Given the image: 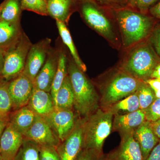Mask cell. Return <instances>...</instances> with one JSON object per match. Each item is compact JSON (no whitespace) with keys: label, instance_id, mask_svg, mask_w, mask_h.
Returning a JSON list of instances; mask_svg holds the SVG:
<instances>
[{"label":"cell","instance_id":"obj_30","mask_svg":"<svg viewBox=\"0 0 160 160\" xmlns=\"http://www.w3.org/2000/svg\"><path fill=\"white\" fill-rule=\"evenodd\" d=\"M22 10L33 12L41 15H48L46 0H21Z\"/></svg>","mask_w":160,"mask_h":160},{"label":"cell","instance_id":"obj_47","mask_svg":"<svg viewBox=\"0 0 160 160\" xmlns=\"http://www.w3.org/2000/svg\"><path fill=\"white\" fill-rule=\"evenodd\" d=\"M0 160H3L2 158V156H1V154H0Z\"/></svg>","mask_w":160,"mask_h":160},{"label":"cell","instance_id":"obj_8","mask_svg":"<svg viewBox=\"0 0 160 160\" xmlns=\"http://www.w3.org/2000/svg\"><path fill=\"white\" fill-rule=\"evenodd\" d=\"M83 123L84 118L77 119L72 131L56 147L61 160H76L84 149Z\"/></svg>","mask_w":160,"mask_h":160},{"label":"cell","instance_id":"obj_43","mask_svg":"<svg viewBox=\"0 0 160 160\" xmlns=\"http://www.w3.org/2000/svg\"><path fill=\"white\" fill-rule=\"evenodd\" d=\"M156 98H160V90L154 92Z\"/></svg>","mask_w":160,"mask_h":160},{"label":"cell","instance_id":"obj_42","mask_svg":"<svg viewBox=\"0 0 160 160\" xmlns=\"http://www.w3.org/2000/svg\"><path fill=\"white\" fill-rule=\"evenodd\" d=\"M8 122L0 120V140Z\"/></svg>","mask_w":160,"mask_h":160},{"label":"cell","instance_id":"obj_45","mask_svg":"<svg viewBox=\"0 0 160 160\" xmlns=\"http://www.w3.org/2000/svg\"><path fill=\"white\" fill-rule=\"evenodd\" d=\"M111 1H115V2H125V1H127V0H111Z\"/></svg>","mask_w":160,"mask_h":160},{"label":"cell","instance_id":"obj_1","mask_svg":"<svg viewBox=\"0 0 160 160\" xmlns=\"http://www.w3.org/2000/svg\"><path fill=\"white\" fill-rule=\"evenodd\" d=\"M67 71L74 94L73 108L79 118L88 117L99 108L97 92L74 62H69Z\"/></svg>","mask_w":160,"mask_h":160},{"label":"cell","instance_id":"obj_25","mask_svg":"<svg viewBox=\"0 0 160 160\" xmlns=\"http://www.w3.org/2000/svg\"><path fill=\"white\" fill-rule=\"evenodd\" d=\"M8 83L9 82L0 78V120L8 122L11 110L13 109L8 90Z\"/></svg>","mask_w":160,"mask_h":160},{"label":"cell","instance_id":"obj_20","mask_svg":"<svg viewBox=\"0 0 160 160\" xmlns=\"http://www.w3.org/2000/svg\"><path fill=\"white\" fill-rule=\"evenodd\" d=\"M55 109L72 110L74 94L69 76L67 75L53 98Z\"/></svg>","mask_w":160,"mask_h":160},{"label":"cell","instance_id":"obj_21","mask_svg":"<svg viewBox=\"0 0 160 160\" xmlns=\"http://www.w3.org/2000/svg\"><path fill=\"white\" fill-rule=\"evenodd\" d=\"M20 23L0 21V48L6 50L16 42L22 34Z\"/></svg>","mask_w":160,"mask_h":160},{"label":"cell","instance_id":"obj_4","mask_svg":"<svg viewBox=\"0 0 160 160\" xmlns=\"http://www.w3.org/2000/svg\"><path fill=\"white\" fill-rule=\"evenodd\" d=\"M160 58L150 43H140L134 47L125 59L122 71L142 81L150 78Z\"/></svg>","mask_w":160,"mask_h":160},{"label":"cell","instance_id":"obj_38","mask_svg":"<svg viewBox=\"0 0 160 160\" xmlns=\"http://www.w3.org/2000/svg\"><path fill=\"white\" fill-rule=\"evenodd\" d=\"M152 129L158 138L160 140V118L154 122H150Z\"/></svg>","mask_w":160,"mask_h":160},{"label":"cell","instance_id":"obj_34","mask_svg":"<svg viewBox=\"0 0 160 160\" xmlns=\"http://www.w3.org/2000/svg\"><path fill=\"white\" fill-rule=\"evenodd\" d=\"M150 38V43L160 58V25L152 31Z\"/></svg>","mask_w":160,"mask_h":160},{"label":"cell","instance_id":"obj_31","mask_svg":"<svg viewBox=\"0 0 160 160\" xmlns=\"http://www.w3.org/2000/svg\"><path fill=\"white\" fill-rule=\"evenodd\" d=\"M40 160H61L56 148L50 145H38Z\"/></svg>","mask_w":160,"mask_h":160},{"label":"cell","instance_id":"obj_11","mask_svg":"<svg viewBox=\"0 0 160 160\" xmlns=\"http://www.w3.org/2000/svg\"><path fill=\"white\" fill-rule=\"evenodd\" d=\"M24 137L38 145H50L56 147L60 142L47 120L38 115Z\"/></svg>","mask_w":160,"mask_h":160},{"label":"cell","instance_id":"obj_13","mask_svg":"<svg viewBox=\"0 0 160 160\" xmlns=\"http://www.w3.org/2000/svg\"><path fill=\"white\" fill-rule=\"evenodd\" d=\"M48 121L60 142H62L74 128L77 119L72 110L55 109L48 117Z\"/></svg>","mask_w":160,"mask_h":160},{"label":"cell","instance_id":"obj_3","mask_svg":"<svg viewBox=\"0 0 160 160\" xmlns=\"http://www.w3.org/2000/svg\"><path fill=\"white\" fill-rule=\"evenodd\" d=\"M114 114L107 109L98 108L83 118V147L103 153L105 140L111 133Z\"/></svg>","mask_w":160,"mask_h":160},{"label":"cell","instance_id":"obj_29","mask_svg":"<svg viewBox=\"0 0 160 160\" xmlns=\"http://www.w3.org/2000/svg\"><path fill=\"white\" fill-rule=\"evenodd\" d=\"M140 104V109L145 110L148 108L156 99L154 91L150 86L142 81L137 90Z\"/></svg>","mask_w":160,"mask_h":160},{"label":"cell","instance_id":"obj_26","mask_svg":"<svg viewBox=\"0 0 160 160\" xmlns=\"http://www.w3.org/2000/svg\"><path fill=\"white\" fill-rule=\"evenodd\" d=\"M105 109H109L113 112L114 115L121 112L129 113L137 111L140 109L137 92Z\"/></svg>","mask_w":160,"mask_h":160},{"label":"cell","instance_id":"obj_7","mask_svg":"<svg viewBox=\"0 0 160 160\" xmlns=\"http://www.w3.org/2000/svg\"><path fill=\"white\" fill-rule=\"evenodd\" d=\"M82 12L90 27L110 42L113 44L117 43V37L111 22L93 3L87 2L84 3Z\"/></svg>","mask_w":160,"mask_h":160},{"label":"cell","instance_id":"obj_39","mask_svg":"<svg viewBox=\"0 0 160 160\" xmlns=\"http://www.w3.org/2000/svg\"><path fill=\"white\" fill-rule=\"evenodd\" d=\"M149 12L152 16L160 19V1L154 6L151 7L149 9Z\"/></svg>","mask_w":160,"mask_h":160},{"label":"cell","instance_id":"obj_16","mask_svg":"<svg viewBox=\"0 0 160 160\" xmlns=\"http://www.w3.org/2000/svg\"><path fill=\"white\" fill-rule=\"evenodd\" d=\"M146 121L145 112L142 109L125 114H115L112 129L120 135L132 132Z\"/></svg>","mask_w":160,"mask_h":160},{"label":"cell","instance_id":"obj_46","mask_svg":"<svg viewBox=\"0 0 160 160\" xmlns=\"http://www.w3.org/2000/svg\"><path fill=\"white\" fill-rule=\"evenodd\" d=\"M87 1V2H95L96 0H86Z\"/></svg>","mask_w":160,"mask_h":160},{"label":"cell","instance_id":"obj_18","mask_svg":"<svg viewBox=\"0 0 160 160\" xmlns=\"http://www.w3.org/2000/svg\"><path fill=\"white\" fill-rule=\"evenodd\" d=\"M133 136L139 145L143 160L147 158L160 140L152 129L150 122L147 121L133 131Z\"/></svg>","mask_w":160,"mask_h":160},{"label":"cell","instance_id":"obj_2","mask_svg":"<svg viewBox=\"0 0 160 160\" xmlns=\"http://www.w3.org/2000/svg\"><path fill=\"white\" fill-rule=\"evenodd\" d=\"M116 18L125 48L142 42L149 35L153 27V21L151 18L130 9L118 10Z\"/></svg>","mask_w":160,"mask_h":160},{"label":"cell","instance_id":"obj_48","mask_svg":"<svg viewBox=\"0 0 160 160\" xmlns=\"http://www.w3.org/2000/svg\"><path fill=\"white\" fill-rule=\"evenodd\" d=\"M46 1H47H47H48V0H46Z\"/></svg>","mask_w":160,"mask_h":160},{"label":"cell","instance_id":"obj_32","mask_svg":"<svg viewBox=\"0 0 160 160\" xmlns=\"http://www.w3.org/2000/svg\"><path fill=\"white\" fill-rule=\"evenodd\" d=\"M146 120L154 122L160 118V98H156L152 104L145 109Z\"/></svg>","mask_w":160,"mask_h":160},{"label":"cell","instance_id":"obj_14","mask_svg":"<svg viewBox=\"0 0 160 160\" xmlns=\"http://www.w3.org/2000/svg\"><path fill=\"white\" fill-rule=\"evenodd\" d=\"M24 140V136L8 123L0 140V154L3 160H14Z\"/></svg>","mask_w":160,"mask_h":160},{"label":"cell","instance_id":"obj_23","mask_svg":"<svg viewBox=\"0 0 160 160\" xmlns=\"http://www.w3.org/2000/svg\"><path fill=\"white\" fill-rule=\"evenodd\" d=\"M56 24L61 38L63 43L69 49L75 63L83 72H85L86 71V65L83 62L78 54L71 34L66 27L65 23L61 21H56Z\"/></svg>","mask_w":160,"mask_h":160},{"label":"cell","instance_id":"obj_5","mask_svg":"<svg viewBox=\"0 0 160 160\" xmlns=\"http://www.w3.org/2000/svg\"><path fill=\"white\" fill-rule=\"evenodd\" d=\"M142 81L124 71L117 73L107 83L102 92L101 105L108 108L137 91Z\"/></svg>","mask_w":160,"mask_h":160},{"label":"cell","instance_id":"obj_33","mask_svg":"<svg viewBox=\"0 0 160 160\" xmlns=\"http://www.w3.org/2000/svg\"><path fill=\"white\" fill-rule=\"evenodd\" d=\"M76 160H105V155L94 150L84 148Z\"/></svg>","mask_w":160,"mask_h":160},{"label":"cell","instance_id":"obj_15","mask_svg":"<svg viewBox=\"0 0 160 160\" xmlns=\"http://www.w3.org/2000/svg\"><path fill=\"white\" fill-rule=\"evenodd\" d=\"M58 57V53L49 52L46 62L33 81V87L50 92L57 69Z\"/></svg>","mask_w":160,"mask_h":160},{"label":"cell","instance_id":"obj_17","mask_svg":"<svg viewBox=\"0 0 160 160\" xmlns=\"http://www.w3.org/2000/svg\"><path fill=\"white\" fill-rule=\"evenodd\" d=\"M27 106L37 115L46 118L55 110L53 98L50 92L33 87Z\"/></svg>","mask_w":160,"mask_h":160},{"label":"cell","instance_id":"obj_10","mask_svg":"<svg viewBox=\"0 0 160 160\" xmlns=\"http://www.w3.org/2000/svg\"><path fill=\"white\" fill-rule=\"evenodd\" d=\"M33 89L32 81L22 73L9 82L8 90L13 110H17L28 105Z\"/></svg>","mask_w":160,"mask_h":160},{"label":"cell","instance_id":"obj_27","mask_svg":"<svg viewBox=\"0 0 160 160\" xmlns=\"http://www.w3.org/2000/svg\"><path fill=\"white\" fill-rule=\"evenodd\" d=\"M14 160H40L38 145L24 138Z\"/></svg>","mask_w":160,"mask_h":160},{"label":"cell","instance_id":"obj_41","mask_svg":"<svg viewBox=\"0 0 160 160\" xmlns=\"http://www.w3.org/2000/svg\"><path fill=\"white\" fill-rule=\"evenodd\" d=\"M6 50L0 48V76L2 73L5 61Z\"/></svg>","mask_w":160,"mask_h":160},{"label":"cell","instance_id":"obj_19","mask_svg":"<svg viewBox=\"0 0 160 160\" xmlns=\"http://www.w3.org/2000/svg\"><path fill=\"white\" fill-rule=\"evenodd\" d=\"M36 117L37 115L27 105L16 110L9 117L8 123L12 129L24 136Z\"/></svg>","mask_w":160,"mask_h":160},{"label":"cell","instance_id":"obj_35","mask_svg":"<svg viewBox=\"0 0 160 160\" xmlns=\"http://www.w3.org/2000/svg\"><path fill=\"white\" fill-rule=\"evenodd\" d=\"M158 0H132L131 4L142 13L147 11Z\"/></svg>","mask_w":160,"mask_h":160},{"label":"cell","instance_id":"obj_22","mask_svg":"<svg viewBox=\"0 0 160 160\" xmlns=\"http://www.w3.org/2000/svg\"><path fill=\"white\" fill-rule=\"evenodd\" d=\"M72 2V0H48V15L56 21L65 23L69 17Z\"/></svg>","mask_w":160,"mask_h":160},{"label":"cell","instance_id":"obj_37","mask_svg":"<svg viewBox=\"0 0 160 160\" xmlns=\"http://www.w3.org/2000/svg\"><path fill=\"white\" fill-rule=\"evenodd\" d=\"M147 83L153 91L160 90V79L156 78H149L144 81Z\"/></svg>","mask_w":160,"mask_h":160},{"label":"cell","instance_id":"obj_40","mask_svg":"<svg viewBox=\"0 0 160 160\" xmlns=\"http://www.w3.org/2000/svg\"><path fill=\"white\" fill-rule=\"evenodd\" d=\"M150 78L160 79V62L155 67L150 76Z\"/></svg>","mask_w":160,"mask_h":160},{"label":"cell","instance_id":"obj_36","mask_svg":"<svg viewBox=\"0 0 160 160\" xmlns=\"http://www.w3.org/2000/svg\"><path fill=\"white\" fill-rule=\"evenodd\" d=\"M144 160H160V140L147 158Z\"/></svg>","mask_w":160,"mask_h":160},{"label":"cell","instance_id":"obj_24","mask_svg":"<svg viewBox=\"0 0 160 160\" xmlns=\"http://www.w3.org/2000/svg\"><path fill=\"white\" fill-rule=\"evenodd\" d=\"M2 4L3 7L0 21L13 23H20L22 10L21 0H5Z\"/></svg>","mask_w":160,"mask_h":160},{"label":"cell","instance_id":"obj_12","mask_svg":"<svg viewBox=\"0 0 160 160\" xmlns=\"http://www.w3.org/2000/svg\"><path fill=\"white\" fill-rule=\"evenodd\" d=\"M133 132L120 135L119 146L105 156V160H143L141 148L133 137Z\"/></svg>","mask_w":160,"mask_h":160},{"label":"cell","instance_id":"obj_44","mask_svg":"<svg viewBox=\"0 0 160 160\" xmlns=\"http://www.w3.org/2000/svg\"><path fill=\"white\" fill-rule=\"evenodd\" d=\"M3 5L2 4H1L0 5V17H1V12H2V9Z\"/></svg>","mask_w":160,"mask_h":160},{"label":"cell","instance_id":"obj_6","mask_svg":"<svg viewBox=\"0 0 160 160\" xmlns=\"http://www.w3.org/2000/svg\"><path fill=\"white\" fill-rule=\"evenodd\" d=\"M32 45L28 38L22 33L16 42L5 50L4 66L0 78L9 82L23 72Z\"/></svg>","mask_w":160,"mask_h":160},{"label":"cell","instance_id":"obj_9","mask_svg":"<svg viewBox=\"0 0 160 160\" xmlns=\"http://www.w3.org/2000/svg\"><path fill=\"white\" fill-rule=\"evenodd\" d=\"M50 42L49 39H45L32 45L29 49L22 73L30 79L32 82L46 62L49 52Z\"/></svg>","mask_w":160,"mask_h":160},{"label":"cell","instance_id":"obj_28","mask_svg":"<svg viewBox=\"0 0 160 160\" xmlns=\"http://www.w3.org/2000/svg\"><path fill=\"white\" fill-rule=\"evenodd\" d=\"M67 75V68L66 56L64 52H61L59 54L57 69L50 91V93L53 98V99Z\"/></svg>","mask_w":160,"mask_h":160}]
</instances>
